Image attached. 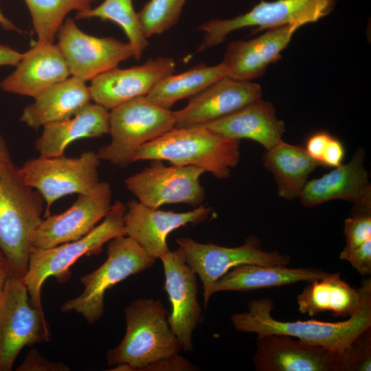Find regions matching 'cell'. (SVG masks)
Wrapping results in <instances>:
<instances>
[{"mask_svg": "<svg viewBox=\"0 0 371 371\" xmlns=\"http://www.w3.org/2000/svg\"><path fill=\"white\" fill-rule=\"evenodd\" d=\"M361 302L357 311L346 320L329 322L318 320L283 322L273 317V302L269 298L252 300L248 311L231 315L238 331L257 335L279 334L295 337L321 346L342 357L355 339L371 327V280L363 279L359 288Z\"/></svg>", "mask_w": 371, "mask_h": 371, "instance_id": "1", "label": "cell"}, {"mask_svg": "<svg viewBox=\"0 0 371 371\" xmlns=\"http://www.w3.org/2000/svg\"><path fill=\"white\" fill-rule=\"evenodd\" d=\"M43 197L22 180L13 162L0 164V251L10 275L23 278L43 218Z\"/></svg>", "mask_w": 371, "mask_h": 371, "instance_id": "2", "label": "cell"}, {"mask_svg": "<svg viewBox=\"0 0 371 371\" xmlns=\"http://www.w3.org/2000/svg\"><path fill=\"white\" fill-rule=\"evenodd\" d=\"M240 158L239 140L201 126L172 128L143 145L133 161H166L172 165L196 166L222 180L230 177Z\"/></svg>", "mask_w": 371, "mask_h": 371, "instance_id": "3", "label": "cell"}, {"mask_svg": "<svg viewBox=\"0 0 371 371\" xmlns=\"http://www.w3.org/2000/svg\"><path fill=\"white\" fill-rule=\"evenodd\" d=\"M126 331L121 342L106 352L107 364H127L131 371L182 349L167 321L161 300L137 298L124 310Z\"/></svg>", "mask_w": 371, "mask_h": 371, "instance_id": "4", "label": "cell"}, {"mask_svg": "<svg viewBox=\"0 0 371 371\" xmlns=\"http://www.w3.org/2000/svg\"><path fill=\"white\" fill-rule=\"evenodd\" d=\"M126 210L124 203L116 201L102 222L83 237L50 248L32 247L27 271L22 279L34 307L43 310L41 290L48 278L54 276L58 282L68 280L69 268L77 260L99 254L111 240L126 235Z\"/></svg>", "mask_w": 371, "mask_h": 371, "instance_id": "5", "label": "cell"}, {"mask_svg": "<svg viewBox=\"0 0 371 371\" xmlns=\"http://www.w3.org/2000/svg\"><path fill=\"white\" fill-rule=\"evenodd\" d=\"M175 128L174 112L140 96L109 111L111 142L97 153L100 160L124 168L146 143Z\"/></svg>", "mask_w": 371, "mask_h": 371, "instance_id": "6", "label": "cell"}, {"mask_svg": "<svg viewBox=\"0 0 371 371\" xmlns=\"http://www.w3.org/2000/svg\"><path fill=\"white\" fill-rule=\"evenodd\" d=\"M106 260L95 270L80 278L84 289L76 297L65 302L63 313L75 311L89 324L98 321L104 313V294L128 277L150 268L155 260L127 236L111 240Z\"/></svg>", "mask_w": 371, "mask_h": 371, "instance_id": "7", "label": "cell"}, {"mask_svg": "<svg viewBox=\"0 0 371 371\" xmlns=\"http://www.w3.org/2000/svg\"><path fill=\"white\" fill-rule=\"evenodd\" d=\"M336 0L261 1L249 12L234 18L212 19L198 27L203 38L196 49L202 53L222 43L232 32L255 27L254 32L284 25L301 27L318 21L334 8Z\"/></svg>", "mask_w": 371, "mask_h": 371, "instance_id": "8", "label": "cell"}, {"mask_svg": "<svg viewBox=\"0 0 371 371\" xmlns=\"http://www.w3.org/2000/svg\"><path fill=\"white\" fill-rule=\"evenodd\" d=\"M100 162L98 153L89 150L77 157L40 156L27 160L18 170L23 182L45 201V217L56 200L86 192L100 181Z\"/></svg>", "mask_w": 371, "mask_h": 371, "instance_id": "9", "label": "cell"}, {"mask_svg": "<svg viewBox=\"0 0 371 371\" xmlns=\"http://www.w3.org/2000/svg\"><path fill=\"white\" fill-rule=\"evenodd\" d=\"M43 310L34 307L22 278L10 276L0 305V371H10L25 346L48 341Z\"/></svg>", "mask_w": 371, "mask_h": 371, "instance_id": "10", "label": "cell"}, {"mask_svg": "<svg viewBox=\"0 0 371 371\" xmlns=\"http://www.w3.org/2000/svg\"><path fill=\"white\" fill-rule=\"evenodd\" d=\"M176 242L202 282L205 306L212 295L214 284L231 269L244 264L287 266L290 262L289 256L277 251H262L260 240L255 236H250L243 245L235 247L201 243L190 238H179Z\"/></svg>", "mask_w": 371, "mask_h": 371, "instance_id": "11", "label": "cell"}, {"mask_svg": "<svg viewBox=\"0 0 371 371\" xmlns=\"http://www.w3.org/2000/svg\"><path fill=\"white\" fill-rule=\"evenodd\" d=\"M205 171L192 166L164 165L155 161L149 167L127 177L124 184L139 202L159 208L166 204L202 205L205 192L200 182Z\"/></svg>", "mask_w": 371, "mask_h": 371, "instance_id": "12", "label": "cell"}, {"mask_svg": "<svg viewBox=\"0 0 371 371\" xmlns=\"http://www.w3.org/2000/svg\"><path fill=\"white\" fill-rule=\"evenodd\" d=\"M60 48L70 74L84 81L117 67L133 57L128 43L113 37H97L83 32L71 18L66 19L58 30Z\"/></svg>", "mask_w": 371, "mask_h": 371, "instance_id": "13", "label": "cell"}, {"mask_svg": "<svg viewBox=\"0 0 371 371\" xmlns=\"http://www.w3.org/2000/svg\"><path fill=\"white\" fill-rule=\"evenodd\" d=\"M109 183L99 181L65 212L43 218L32 238L33 247L46 249L76 240L90 232L109 212Z\"/></svg>", "mask_w": 371, "mask_h": 371, "instance_id": "14", "label": "cell"}, {"mask_svg": "<svg viewBox=\"0 0 371 371\" xmlns=\"http://www.w3.org/2000/svg\"><path fill=\"white\" fill-rule=\"evenodd\" d=\"M161 260L165 276L164 289L171 304L169 326L181 349L192 352L193 333L202 322V308L197 299V275L187 263L183 250H169Z\"/></svg>", "mask_w": 371, "mask_h": 371, "instance_id": "15", "label": "cell"}, {"mask_svg": "<svg viewBox=\"0 0 371 371\" xmlns=\"http://www.w3.org/2000/svg\"><path fill=\"white\" fill-rule=\"evenodd\" d=\"M364 161V150L359 148L347 164L308 181L299 196L301 204L314 207L339 199L352 203V214L371 213V185Z\"/></svg>", "mask_w": 371, "mask_h": 371, "instance_id": "16", "label": "cell"}, {"mask_svg": "<svg viewBox=\"0 0 371 371\" xmlns=\"http://www.w3.org/2000/svg\"><path fill=\"white\" fill-rule=\"evenodd\" d=\"M212 210L201 205L184 212L165 211L146 206L138 201L128 202L124 214L126 236L135 241L150 257L160 259L170 249L166 239L173 231L198 225Z\"/></svg>", "mask_w": 371, "mask_h": 371, "instance_id": "17", "label": "cell"}, {"mask_svg": "<svg viewBox=\"0 0 371 371\" xmlns=\"http://www.w3.org/2000/svg\"><path fill=\"white\" fill-rule=\"evenodd\" d=\"M261 95L262 89L257 83L223 77L190 98L185 107L173 111L175 128L205 126Z\"/></svg>", "mask_w": 371, "mask_h": 371, "instance_id": "18", "label": "cell"}, {"mask_svg": "<svg viewBox=\"0 0 371 371\" xmlns=\"http://www.w3.org/2000/svg\"><path fill=\"white\" fill-rule=\"evenodd\" d=\"M170 57L149 58L126 69L113 68L98 76L89 86L91 100L111 110L133 98L146 96L165 77L175 72Z\"/></svg>", "mask_w": 371, "mask_h": 371, "instance_id": "19", "label": "cell"}, {"mask_svg": "<svg viewBox=\"0 0 371 371\" xmlns=\"http://www.w3.org/2000/svg\"><path fill=\"white\" fill-rule=\"evenodd\" d=\"M257 371H339V357L286 335H258L252 357Z\"/></svg>", "mask_w": 371, "mask_h": 371, "instance_id": "20", "label": "cell"}, {"mask_svg": "<svg viewBox=\"0 0 371 371\" xmlns=\"http://www.w3.org/2000/svg\"><path fill=\"white\" fill-rule=\"evenodd\" d=\"M298 28L297 25L280 26L249 41L229 43L221 62L226 76L251 81L262 76L270 64L281 58L282 52Z\"/></svg>", "mask_w": 371, "mask_h": 371, "instance_id": "21", "label": "cell"}, {"mask_svg": "<svg viewBox=\"0 0 371 371\" xmlns=\"http://www.w3.org/2000/svg\"><path fill=\"white\" fill-rule=\"evenodd\" d=\"M15 67V70L1 82V89L34 98L71 75L58 45L49 43L37 41L23 54Z\"/></svg>", "mask_w": 371, "mask_h": 371, "instance_id": "22", "label": "cell"}, {"mask_svg": "<svg viewBox=\"0 0 371 371\" xmlns=\"http://www.w3.org/2000/svg\"><path fill=\"white\" fill-rule=\"evenodd\" d=\"M204 127L226 138L253 140L266 150L281 142L286 131L274 106L261 98Z\"/></svg>", "mask_w": 371, "mask_h": 371, "instance_id": "23", "label": "cell"}, {"mask_svg": "<svg viewBox=\"0 0 371 371\" xmlns=\"http://www.w3.org/2000/svg\"><path fill=\"white\" fill-rule=\"evenodd\" d=\"M35 147L40 156L64 155L67 147L79 139L101 137L109 133V110L89 103L71 117L45 125Z\"/></svg>", "mask_w": 371, "mask_h": 371, "instance_id": "24", "label": "cell"}, {"mask_svg": "<svg viewBox=\"0 0 371 371\" xmlns=\"http://www.w3.org/2000/svg\"><path fill=\"white\" fill-rule=\"evenodd\" d=\"M89 87L74 76L49 87L24 108L20 121L38 130L76 114L91 102Z\"/></svg>", "mask_w": 371, "mask_h": 371, "instance_id": "25", "label": "cell"}, {"mask_svg": "<svg viewBox=\"0 0 371 371\" xmlns=\"http://www.w3.org/2000/svg\"><path fill=\"white\" fill-rule=\"evenodd\" d=\"M328 273L313 268L244 264L231 269L219 278L212 287V294L221 291L247 292L298 282H310Z\"/></svg>", "mask_w": 371, "mask_h": 371, "instance_id": "26", "label": "cell"}, {"mask_svg": "<svg viewBox=\"0 0 371 371\" xmlns=\"http://www.w3.org/2000/svg\"><path fill=\"white\" fill-rule=\"evenodd\" d=\"M298 311L314 316L331 312L337 317L352 315L359 308L361 293L341 279L339 273L314 280L297 296Z\"/></svg>", "mask_w": 371, "mask_h": 371, "instance_id": "27", "label": "cell"}, {"mask_svg": "<svg viewBox=\"0 0 371 371\" xmlns=\"http://www.w3.org/2000/svg\"><path fill=\"white\" fill-rule=\"evenodd\" d=\"M262 163L273 175L278 196L287 200L299 198L310 174L321 166L305 148L283 140L267 150Z\"/></svg>", "mask_w": 371, "mask_h": 371, "instance_id": "28", "label": "cell"}, {"mask_svg": "<svg viewBox=\"0 0 371 371\" xmlns=\"http://www.w3.org/2000/svg\"><path fill=\"white\" fill-rule=\"evenodd\" d=\"M225 76L222 63L214 66L201 63L184 72L165 77L146 97L157 106L170 109L178 101L192 98Z\"/></svg>", "mask_w": 371, "mask_h": 371, "instance_id": "29", "label": "cell"}, {"mask_svg": "<svg viewBox=\"0 0 371 371\" xmlns=\"http://www.w3.org/2000/svg\"><path fill=\"white\" fill-rule=\"evenodd\" d=\"M98 18L111 21L122 27L133 52V58L139 60L149 45L137 13L134 10L133 0H104L98 6L77 12L76 19Z\"/></svg>", "mask_w": 371, "mask_h": 371, "instance_id": "30", "label": "cell"}, {"mask_svg": "<svg viewBox=\"0 0 371 371\" xmlns=\"http://www.w3.org/2000/svg\"><path fill=\"white\" fill-rule=\"evenodd\" d=\"M93 0H24L30 11L38 41L53 43L69 12L91 8Z\"/></svg>", "mask_w": 371, "mask_h": 371, "instance_id": "31", "label": "cell"}, {"mask_svg": "<svg viewBox=\"0 0 371 371\" xmlns=\"http://www.w3.org/2000/svg\"><path fill=\"white\" fill-rule=\"evenodd\" d=\"M187 0H150L137 13L143 32L148 38L175 25Z\"/></svg>", "mask_w": 371, "mask_h": 371, "instance_id": "32", "label": "cell"}, {"mask_svg": "<svg viewBox=\"0 0 371 371\" xmlns=\"http://www.w3.org/2000/svg\"><path fill=\"white\" fill-rule=\"evenodd\" d=\"M370 328L358 336L345 355L339 357V371H370Z\"/></svg>", "mask_w": 371, "mask_h": 371, "instance_id": "33", "label": "cell"}, {"mask_svg": "<svg viewBox=\"0 0 371 371\" xmlns=\"http://www.w3.org/2000/svg\"><path fill=\"white\" fill-rule=\"evenodd\" d=\"M347 247H357L371 239V213L351 214L344 221Z\"/></svg>", "mask_w": 371, "mask_h": 371, "instance_id": "34", "label": "cell"}, {"mask_svg": "<svg viewBox=\"0 0 371 371\" xmlns=\"http://www.w3.org/2000/svg\"><path fill=\"white\" fill-rule=\"evenodd\" d=\"M339 258L348 261L359 274H371V239L357 247H344Z\"/></svg>", "mask_w": 371, "mask_h": 371, "instance_id": "35", "label": "cell"}, {"mask_svg": "<svg viewBox=\"0 0 371 371\" xmlns=\"http://www.w3.org/2000/svg\"><path fill=\"white\" fill-rule=\"evenodd\" d=\"M69 368L65 363L52 361L43 357L33 348L29 351L22 363L17 367V371H68Z\"/></svg>", "mask_w": 371, "mask_h": 371, "instance_id": "36", "label": "cell"}, {"mask_svg": "<svg viewBox=\"0 0 371 371\" xmlns=\"http://www.w3.org/2000/svg\"><path fill=\"white\" fill-rule=\"evenodd\" d=\"M199 368L179 353L155 360L140 369V371H196Z\"/></svg>", "mask_w": 371, "mask_h": 371, "instance_id": "37", "label": "cell"}, {"mask_svg": "<svg viewBox=\"0 0 371 371\" xmlns=\"http://www.w3.org/2000/svg\"><path fill=\"white\" fill-rule=\"evenodd\" d=\"M331 137L332 135L327 132L319 131L311 135L306 141V153L321 166L325 148Z\"/></svg>", "mask_w": 371, "mask_h": 371, "instance_id": "38", "label": "cell"}, {"mask_svg": "<svg viewBox=\"0 0 371 371\" xmlns=\"http://www.w3.org/2000/svg\"><path fill=\"white\" fill-rule=\"evenodd\" d=\"M344 155L345 149L343 144L332 136L325 148L321 164L335 168L342 164Z\"/></svg>", "mask_w": 371, "mask_h": 371, "instance_id": "39", "label": "cell"}, {"mask_svg": "<svg viewBox=\"0 0 371 371\" xmlns=\"http://www.w3.org/2000/svg\"><path fill=\"white\" fill-rule=\"evenodd\" d=\"M23 54L9 46L0 45V66H16L20 61Z\"/></svg>", "mask_w": 371, "mask_h": 371, "instance_id": "40", "label": "cell"}, {"mask_svg": "<svg viewBox=\"0 0 371 371\" xmlns=\"http://www.w3.org/2000/svg\"><path fill=\"white\" fill-rule=\"evenodd\" d=\"M10 276V272L8 262L3 254L0 251V305Z\"/></svg>", "mask_w": 371, "mask_h": 371, "instance_id": "41", "label": "cell"}, {"mask_svg": "<svg viewBox=\"0 0 371 371\" xmlns=\"http://www.w3.org/2000/svg\"><path fill=\"white\" fill-rule=\"evenodd\" d=\"M11 157L6 144L0 135V164L11 161Z\"/></svg>", "mask_w": 371, "mask_h": 371, "instance_id": "42", "label": "cell"}, {"mask_svg": "<svg viewBox=\"0 0 371 371\" xmlns=\"http://www.w3.org/2000/svg\"><path fill=\"white\" fill-rule=\"evenodd\" d=\"M0 25L5 30L22 32L12 21L7 19L0 10Z\"/></svg>", "mask_w": 371, "mask_h": 371, "instance_id": "43", "label": "cell"}]
</instances>
